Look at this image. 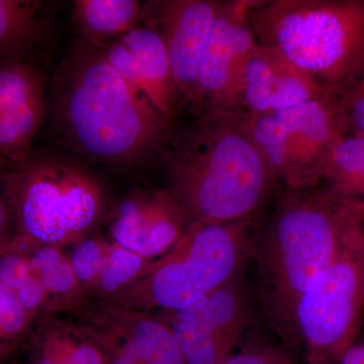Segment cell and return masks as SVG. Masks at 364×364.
Masks as SVG:
<instances>
[{
  "label": "cell",
  "instance_id": "9a60e30c",
  "mask_svg": "<svg viewBox=\"0 0 364 364\" xmlns=\"http://www.w3.org/2000/svg\"><path fill=\"white\" fill-rule=\"evenodd\" d=\"M45 114V78L38 67L28 60L0 63V160L30 154Z\"/></svg>",
  "mask_w": 364,
  "mask_h": 364
},
{
  "label": "cell",
  "instance_id": "4316f807",
  "mask_svg": "<svg viewBox=\"0 0 364 364\" xmlns=\"http://www.w3.org/2000/svg\"><path fill=\"white\" fill-rule=\"evenodd\" d=\"M33 272L30 258L18 249L11 248L0 256V282L14 293L25 286Z\"/></svg>",
  "mask_w": 364,
  "mask_h": 364
},
{
  "label": "cell",
  "instance_id": "d4e9b609",
  "mask_svg": "<svg viewBox=\"0 0 364 364\" xmlns=\"http://www.w3.org/2000/svg\"><path fill=\"white\" fill-rule=\"evenodd\" d=\"M109 248L111 242L105 240L102 237L88 236L74 244L69 258L85 293L97 280Z\"/></svg>",
  "mask_w": 364,
  "mask_h": 364
},
{
  "label": "cell",
  "instance_id": "5bb4252c",
  "mask_svg": "<svg viewBox=\"0 0 364 364\" xmlns=\"http://www.w3.org/2000/svg\"><path fill=\"white\" fill-rule=\"evenodd\" d=\"M334 95L275 50L258 44L244 66L234 109L274 114L308 100Z\"/></svg>",
  "mask_w": 364,
  "mask_h": 364
},
{
  "label": "cell",
  "instance_id": "44dd1931",
  "mask_svg": "<svg viewBox=\"0 0 364 364\" xmlns=\"http://www.w3.org/2000/svg\"><path fill=\"white\" fill-rule=\"evenodd\" d=\"M318 186L342 202L364 208V135L344 136L337 143Z\"/></svg>",
  "mask_w": 364,
  "mask_h": 364
},
{
  "label": "cell",
  "instance_id": "8fae6325",
  "mask_svg": "<svg viewBox=\"0 0 364 364\" xmlns=\"http://www.w3.org/2000/svg\"><path fill=\"white\" fill-rule=\"evenodd\" d=\"M249 2L220 1L198 70L200 114L234 109L244 66L258 46L248 20Z\"/></svg>",
  "mask_w": 364,
  "mask_h": 364
},
{
  "label": "cell",
  "instance_id": "d6986e66",
  "mask_svg": "<svg viewBox=\"0 0 364 364\" xmlns=\"http://www.w3.org/2000/svg\"><path fill=\"white\" fill-rule=\"evenodd\" d=\"M11 247L23 251L30 258L33 270L51 294L54 315L60 312H80L87 296L63 249L23 245L16 240Z\"/></svg>",
  "mask_w": 364,
  "mask_h": 364
},
{
  "label": "cell",
  "instance_id": "4dcf8cb0",
  "mask_svg": "<svg viewBox=\"0 0 364 364\" xmlns=\"http://www.w3.org/2000/svg\"><path fill=\"white\" fill-rule=\"evenodd\" d=\"M337 364H364V338L358 340L347 349Z\"/></svg>",
  "mask_w": 364,
  "mask_h": 364
},
{
  "label": "cell",
  "instance_id": "5b68a950",
  "mask_svg": "<svg viewBox=\"0 0 364 364\" xmlns=\"http://www.w3.org/2000/svg\"><path fill=\"white\" fill-rule=\"evenodd\" d=\"M0 164V193L11 212L14 240L62 249L87 238L102 220L104 188L82 167L33 151L20 161Z\"/></svg>",
  "mask_w": 364,
  "mask_h": 364
},
{
  "label": "cell",
  "instance_id": "83f0119b",
  "mask_svg": "<svg viewBox=\"0 0 364 364\" xmlns=\"http://www.w3.org/2000/svg\"><path fill=\"white\" fill-rule=\"evenodd\" d=\"M14 294L26 312L35 317L36 320L42 316L54 315L51 294L37 273L33 272L25 286Z\"/></svg>",
  "mask_w": 364,
  "mask_h": 364
},
{
  "label": "cell",
  "instance_id": "8992f818",
  "mask_svg": "<svg viewBox=\"0 0 364 364\" xmlns=\"http://www.w3.org/2000/svg\"><path fill=\"white\" fill-rule=\"evenodd\" d=\"M252 225L253 219L191 223L173 247L149 261L131 284L107 301L149 313L196 303L239 275Z\"/></svg>",
  "mask_w": 364,
  "mask_h": 364
},
{
  "label": "cell",
  "instance_id": "7402d4cb",
  "mask_svg": "<svg viewBox=\"0 0 364 364\" xmlns=\"http://www.w3.org/2000/svg\"><path fill=\"white\" fill-rule=\"evenodd\" d=\"M241 112L261 156L277 181L284 182L286 188H291L293 168L287 148L286 127L282 119L277 114Z\"/></svg>",
  "mask_w": 364,
  "mask_h": 364
},
{
  "label": "cell",
  "instance_id": "4fadbf2b",
  "mask_svg": "<svg viewBox=\"0 0 364 364\" xmlns=\"http://www.w3.org/2000/svg\"><path fill=\"white\" fill-rule=\"evenodd\" d=\"M274 114L287 130L293 168L289 189L318 186L332 150L345 136L336 95L315 98Z\"/></svg>",
  "mask_w": 364,
  "mask_h": 364
},
{
  "label": "cell",
  "instance_id": "1f68e13d",
  "mask_svg": "<svg viewBox=\"0 0 364 364\" xmlns=\"http://www.w3.org/2000/svg\"><path fill=\"white\" fill-rule=\"evenodd\" d=\"M363 238H364V223H363Z\"/></svg>",
  "mask_w": 364,
  "mask_h": 364
},
{
  "label": "cell",
  "instance_id": "7a4b0ae2",
  "mask_svg": "<svg viewBox=\"0 0 364 364\" xmlns=\"http://www.w3.org/2000/svg\"><path fill=\"white\" fill-rule=\"evenodd\" d=\"M363 223V208L342 202L322 186L279 191L248 254L256 263L261 306L282 340L296 341L299 299L331 265L349 232Z\"/></svg>",
  "mask_w": 364,
  "mask_h": 364
},
{
  "label": "cell",
  "instance_id": "2e32d148",
  "mask_svg": "<svg viewBox=\"0 0 364 364\" xmlns=\"http://www.w3.org/2000/svg\"><path fill=\"white\" fill-rule=\"evenodd\" d=\"M30 364H107L104 350L81 324L56 315L36 320Z\"/></svg>",
  "mask_w": 364,
  "mask_h": 364
},
{
  "label": "cell",
  "instance_id": "52a82bcc",
  "mask_svg": "<svg viewBox=\"0 0 364 364\" xmlns=\"http://www.w3.org/2000/svg\"><path fill=\"white\" fill-rule=\"evenodd\" d=\"M363 225L347 235L338 255L301 296L294 313L296 341L309 364H337L364 321Z\"/></svg>",
  "mask_w": 364,
  "mask_h": 364
},
{
  "label": "cell",
  "instance_id": "603a6c76",
  "mask_svg": "<svg viewBox=\"0 0 364 364\" xmlns=\"http://www.w3.org/2000/svg\"><path fill=\"white\" fill-rule=\"evenodd\" d=\"M150 260L112 243L102 270L88 289V299L107 301L131 284Z\"/></svg>",
  "mask_w": 364,
  "mask_h": 364
},
{
  "label": "cell",
  "instance_id": "e0dca14e",
  "mask_svg": "<svg viewBox=\"0 0 364 364\" xmlns=\"http://www.w3.org/2000/svg\"><path fill=\"white\" fill-rule=\"evenodd\" d=\"M136 60L142 90L163 116L171 119L178 109L173 77L161 36L149 25L138 26L121 38Z\"/></svg>",
  "mask_w": 364,
  "mask_h": 364
},
{
  "label": "cell",
  "instance_id": "ac0fdd59",
  "mask_svg": "<svg viewBox=\"0 0 364 364\" xmlns=\"http://www.w3.org/2000/svg\"><path fill=\"white\" fill-rule=\"evenodd\" d=\"M143 9L136 0H76L72 18L80 42L102 48L136 28Z\"/></svg>",
  "mask_w": 364,
  "mask_h": 364
},
{
  "label": "cell",
  "instance_id": "9c48e42d",
  "mask_svg": "<svg viewBox=\"0 0 364 364\" xmlns=\"http://www.w3.org/2000/svg\"><path fill=\"white\" fill-rule=\"evenodd\" d=\"M81 322L107 364H186L176 335L159 314L87 299Z\"/></svg>",
  "mask_w": 364,
  "mask_h": 364
},
{
  "label": "cell",
  "instance_id": "30bf717a",
  "mask_svg": "<svg viewBox=\"0 0 364 364\" xmlns=\"http://www.w3.org/2000/svg\"><path fill=\"white\" fill-rule=\"evenodd\" d=\"M220 1L165 0L151 1L142 20L161 36L168 55L177 104L200 114L198 77L200 61Z\"/></svg>",
  "mask_w": 364,
  "mask_h": 364
},
{
  "label": "cell",
  "instance_id": "6da1fadb",
  "mask_svg": "<svg viewBox=\"0 0 364 364\" xmlns=\"http://www.w3.org/2000/svg\"><path fill=\"white\" fill-rule=\"evenodd\" d=\"M54 85L53 117L62 140L93 161L132 168L168 140L170 119L100 48L79 41L62 62Z\"/></svg>",
  "mask_w": 364,
  "mask_h": 364
},
{
  "label": "cell",
  "instance_id": "f546056e",
  "mask_svg": "<svg viewBox=\"0 0 364 364\" xmlns=\"http://www.w3.org/2000/svg\"><path fill=\"white\" fill-rule=\"evenodd\" d=\"M14 238L13 219L4 196L0 193V256L11 248Z\"/></svg>",
  "mask_w": 364,
  "mask_h": 364
},
{
  "label": "cell",
  "instance_id": "7c38bea8",
  "mask_svg": "<svg viewBox=\"0 0 364 364\" xmlns=\"http://www.w3.org/2000/svg\"><path fill=\"white\" fill-rule=\"evenodd\" d=\"M188 225L181 202L168 188L135 189L112 213L109 235L112 243L156 259L173 247Z\"/></svg>",
  "mask_w": 364,
  "mask_h": 364
},
{
  "label": "cell",
  "instance_id": "ba28073f",
  "mask_svg": "<svg viewBox=\"0 0 364 364\" xmlns=\"http://www.w3.org/2000/svg\"><path fill=\"white\" fill-rule=\"evenodd\" d=\"M160 316L176 335L186 364H221L247 328V293L239 275L186 308Z\"/></svg>",
  "mask_w": 364,
  "mask_h": 364
},
{
  "label": "cell",
  "instance_id": "3957f363",
  "mask_svg": "<svg viewBox=\"0 0 364 364\" xmlns=\"http://www.w3.org/2000/svg\"><path fill=\"white\" fill-rule=\"evenodd\" d=\"M168 188L188 224L253 219L277 177L254 144L241 112H203L177 135L167 155Z\"/></svg>",
  "mask_w": 364,
  "mask_h": 364
},
{
  "label": "cell",
  "instance_id": "cb8c5ba5",
  "mask_svg": "<svg viewBox=\"0 0 364 364\" xmlns=\"http://www.w3.org/2000/svg\"><path fill=\"white\" fill-rule=\"evenodd\" d=\"M36 318L26 312L16 294L0 282V363L30 336Z\"/></svg>",
  "mask_w": 364,
  "mask_h": 364
},
{
  "label": "cell",
  "instance_id": "484cf974",
  "mask_svg": "<svg viewBox=\"0 0 364 364\" xmlns=\"http://www.w3.org/2000/svg\"><path fill=\"white\" fill-rule=\"evenodd\" d=\"M345 136L364 135V68L336 95Z\"/></svg>",
  "mask_w": 364,
  "mask_h": 364
},
{
  "label": "cell",
  "instance_id": "ffe728a7",
  "mask_svg": "<svg viewBox=\"0 0 364 364\" xmlns=\"http://www.w3.org/2000/svg\"><path fill=\"white\" fill-rule=\"evenodd\" d=\"M44 32L43 2L0 0V63L26 61Z\"/></svg>",
  "mask_w": 364,
  "mask_h": 364
},
{
  "label": "cell",
  "instance_id": "f1b7e54d",
  "mask_svg": "<svg viewBox=\"0 0 364 364\" xmlns=\"http://www.w3.org/2000/svg\"><path fill=\"white\" fill-rule=\"evenodd\" d=\"M221 364H291L289 354L273 345L249 346L239 353L232 354Z\"/></svg>",
  "mask_w": 364,
  "mask_h": 364
},
{
  "label": "cell",
  "instance_id": "277c9868",
  "mask_svg": "<svg viewBox=\"0 0 364 364\" xmlns=\"http://www.w3.org/2000/svg\"><path fill=\"white\" fill-rule=\"evenodd\" d=\"M258 44L337 95L364 68V0L249 2Z\"/></svg>",
  "mask_w": 364,
  "mask_h": 364
}]
</instances>
